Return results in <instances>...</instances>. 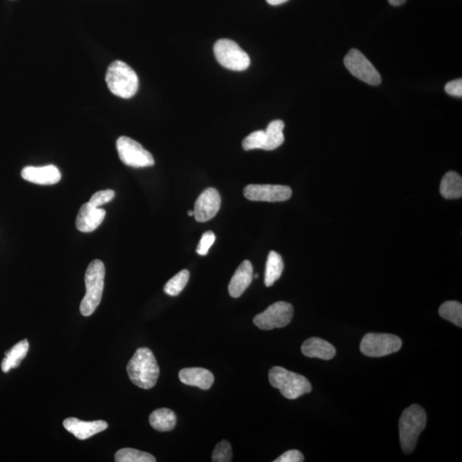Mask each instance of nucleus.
<instances>
[{
    "instance_id": "obj_1",
    "label": "nucleus",
    "mask_w": 462,
    "mask_h": 462,
    "mask_svg": "<svg viewBox=\"0 0 462 462\" xmlns=\"http://www.w3.org/2000/svg\"><path fill=\"white\" fill-rule=\"evenodd\" d=\"M127 371L131 382L144 390L154 388L159 377V367L155 356L147 348L137 350L128 363Z\"/></svg>"
},
{
    "instance_id": "obj_2",
    "label": "nucleus",
    "mask_w": 462,
    "mask_h": 462,
    "mask_svg": "<svg viewBox=\"0 0 462 462\" xmlns=\"http://www.w3.org/2000/svg\"><path fill=\"white\" fill-rule=\"evenodd\" d=\"M105 269L103 261L95 260L85 273L86 293L80 306L81 315L88 317L95 312L103 299Z\"/></svg>"
},
{
    "instance_id": "obj_3",
    "label": "nucleus",
    "mask_w": 462,
    "mask_h": 462,
    "mask_svg": "<svg viewBox=\"0 0 462 462\" xmlns=\"http://www.w3.org/2000/svg\"><path fill=\"white\" fill-rule=\"evenodd\" d=\"M108 88L113 95L131 99L139 88V80L134 70L126 62L116 60L110 65L105 76Z\"/></svg>"
},
{
    "instance_id": "obj_4",
    "label": "nucleus",
    "mask_w": 462,
    "mask_h": 462,
    "mask_svg": "<svg viewBox=\"0 0 462 462\" xmlns=\"http://www.w3.org/2000/svg\"><path fill=\"white\" fill-rule=\"evenodd\" d=\"M425 425L426 414L422 407L414 404L403 411L399 421L403 452L411 454L414 451L416 447L418 436L425 428Z\"/></svg>"
},
{
    "instance_id": "obj_5",
    "label": "nucleus",
    "mask_w": 462,
    "mask_h": 462,
    "mask_svg": "<svg viewBox=\"0 0 462 462\" xmlns=\"http://www.w3.org/2000/svg\"><path fill=\"white\" fill-rule=\"evenodd\" d=\"M269 381L272 387L279 389L285 398L291 400L312 391L311 383L304 376L281 367H274L270 370Z\"/></svg>"
},
{
    "instance_id": "obj_6",
    "label": "nucleus",
    "mask_w": 462,
    "mask_h": 462,
    "mask_svg": "<svg viewBox=\"0 0 462 462\" xmlns=\"http://www.w3.org/2000/svg\"><path fill=\"white\" fill-rule=\"evenodd\" d=\"M213 51L217 61L223 67L234 72H244L250 65L248 53L228 39H221L215 43Z\"/></svg>"
},
{
    "instance_id": "obj_7",
    "label": "nucleus",
    "mask_w": 462,
    "mask_h": 462,
    "mask_svg": "<svg viewBox=\"0 0 462 462\" xmlns=\"http://www.w3.org/2000/svg\"><path fill=\"white\" fill-rule=\"evenodd\" d=\"M117 150L119 159L124 164L134 168L152 166L154 157L135 140L121 136L117 140Z\"/></svg>"
},
{
    "instance_id": "obj_8",
    "label": "nucleus",
    "mask_w": 462,
    "mask_h": 462,
    "mask_svg": "<svg viewBox=\"0 0 462 462\" xmlns=\"http://www.w3.org/2000/svg\"><path fill=\"white\" fill-rule=\"evenodd\" d=\"M400 338L391 334H369L360 343V351L369 357H383L401 350Z\"/></svg>"
},
{
    "instance_id": "obj_9",
    "label": "nucleus",
    "mask_w": 462,
    "mask_h": 462,
    "mask_svg": "<svg viewBox=\"0 0 462 462\" xmlns=\"http://www.w3.org/2000/svg\"><path fill=\"white\" fill-rule=\"evenodd\" d=\"M293 308L285 301H277L265 311L254 317L253 323L261 330L271 331L276 328L287 326L291 322Z\"/></svg>"
},
{
    "instance_id": "obj_10",
    "label": "nucleus",
    "mask_w": 462,
    "mask_h": 462,
    "mask_svg": "<svg viewBox=\"0 0 462 462\" xmlns=\"http://www.w3.org/2000/svg\"><path fill=\"white\" fill-rule=\"evenodd\" d=\"M344 65L352 75L371 86L381 84L382 77L368 58L357 49H352L344 58Z\"/></svg>"
},
{
    "instance_id": "obj_11",
    "label": "nucleus",
    "mask_w": 462,
    "mask_h": 462,
    "mask_svg": "<svg viewBox=\"0 0 462 462\" xmlns=\"http://www.w3.org/2000/svg\"><path fill=\"white\" fill-rule=\"evenodd\" d=\"M244 194L252 202H281L291 199L292 190L284 185L250 184L245 187Z\"/></svg>"
},
{
    "instance_id": "obj_12",
    "label": "nucleus",
    "mask_w": 462,
    "mask_h": 462,
    "mask_svg": "<svg viewBox=\"0 0 462 462\" xmlns=\"http://www.w3.org/2000/svg\"><path fill=\"white\" fill-rule=\"evenodd\" d=\"M221 206V197L217 190L209 187L202 192L195 202L194 217L199 223L211 220L216 216Z\"/></svg>"
},
{
    "instance_id": "obj_13",
    "label": "nucleus",
    "mask_w": 462,
    "mask_h": 462,
    "mask_svg": "<svg viewBox=\"0 0 462 462\" xmlns=\"http://www.w3.org/2000/svg\"><path fill=\"white\" fill-rule=\"evenodd\" d=\"M64 428L78 440H85L108 428L104 421H84L77 418H68L64 421Z\"/></svg>"
},
{
    "instance_id": "obj_14",
    "label": "nucleus",
    "mask_w": 462,
    "mask_h": 462,
    "mask_svg": "<svg viewBox=\"0 0 462 462\" xmlns=\"http://www.w3.org/2000/svg\"><path fill=\"white\" fill-rule=\"evenodd\" d=\"M21 175L26 181L40 185H53L61 179L60 170L53 164L41 167L27 166L23 168Z\"/></svg>"
},
{
    "instance_id": "obj_15",
    "label": "nucleus",
    "mask_w": 462,
    "mask_h": 462,
    "mask_svg": "<svg viewBox=\"0 0 462 462\" xmlns=\"http://www.w3.org/2000/svg\"><path fill=\"white\" fill-rule=\"evenodd\" d=\"M105 217V211L85 203L78 211L76 226L81 232H92L99 227Z\"/></svg>"
},
{
    "instance_id": "obj_16",
    "label": "nucleus",
    "mask_w": 462,
    "mask_h": 462,
    "mask_svg": "<svg viewBox=\"0 0 462 462\" xmlns=\"http://www.w3.org/2000/svg\"><path fill=\"white\" fill-rule=\"evenodd\" d=\"M179 379L184 385L209 390L214 383V376L204 368H184L179 371Z\"/></svg>"
},
{
    "instance_id": "obj_17",
    "label": "nucleus",
    "mask_w": 462,
    "mask_h": 462,
    "mask_svg": "<svg viewBox=\"0 0 462 462\" xmlns=\"http://www.w3.org/2000/svg\"><path fill=\"white\" fill-rule=\"evenodd\" d=\"M253 280V265L245 260L239 265L229 284V293L233 298H238L244 293Z\"/></svg>"
},
{
    "instance_id": "obj_18",
    "label": "nucleus",
    "mask_w": 462,
    "mask_h": 462,
    "mask_svg": "<svg viewBox=\"0 0 462 462\" xmlns=\"http://www.w3.org/2000/svg\"><path fill=\"white\" fill-rule=\"evenodd\" d=\"M301 352L307 357L324 360L334 358L336 353V348L332 344L319 338H311L305 341L301 346Z\"/></svg>"
},
{
    "instance_id": "obj_19",
    "label": "nucleus",
    "mask_w": 462,
    "mask_h": 462,
    "mask_svg": "<svg viewBox=\"0 0 462 462\" xmlns=\"http://www.w3.org/2000/svg\"><path fill=\"white\" fill-rule=\"evenodd\" d=\"M29 350V341L25 339L6 351L5 358L3 359L1 363V368L4 373L6 374L8 371L13 369V368H18L20 366L22 360L25 359Z\"/></svg>"
},
{
    "instance_id": "obj_20",
    "label": "nucleus",
    "mask_w": 462,
    "mask_h": 462,
    "mask_svg": "<svg viewBox=\"0 0 462 462\" xmlns=\"http://www.w3.org/2000/svg\"><path fill=\"white\" fill-rule=\"evenodd\" d=\"M150 422L158 432H171L177 425V416L171 409H159L150 414Z\"/></svg>"
},
{
    "instance_id": "obj_21",
    "label": "nucleus",
    "mask_w": 462,
    "mask_h": 462,
    "mask_svg": "<svg viewBox=\"0 0 462 462\" xmlns=\"http://www.w3.org/2000/svg\"><path fill=\"white\" fill-rule=\"evenodd\" d=\"M440 193L445 199H460L462 195V178L455 171L444 175L440 185Z\"/></svg>"
},
{
    "instance_id": "obj_22",
    "label": "nucleus",
    "mask_w": 462,
    "mask_h": 462,
    "mask_svg": "<svg viewBox=\"0 0 462 462\" xmlns=\"http://www.w3.org/2000/svg\"><path fill=\"white\" fill-rule=\"evenodd\" d=\"M284 123L281 120L272 121L265 131L263 150L272 151L284 143Z\"/></svg>"
},
{
    "instance_id": "obj_23",
    "label": "nucleus",
    "mask_w": 462,
    "mask_h": 462,
    "mask_svg": "<svg viewBox=\"0 0 462 462\" xmlns=\"http://www.w3.org/2000/svg\"><path fill=\"white\" fill-rule=\"evenodd\" d=\"M284 261L280 254L275 251L269 253L266 261L265 284L266 287H271L277 280H279L284 271Z\"/></svg>"
},
{
    "instance_id": "obj_24",
    "label": "nucleus",
    "mask_w": 462,
    "mask_h": 462,
    "mask_svg": "<svg viewBox=\"0 0 462 462\" xmlns=\"http://www.w3.org/2000/svg\"><path fill=\"white\" fill-rule=\"evenodd\" d=\"M440 315L456 326H462V305L458 301H446L440 308Z\"/></svg>"
},
{
    "instance_id": "obj_25",
    "label": "nucleus",
    "mask_w": 462,
    "mask_h": 462,
    "mask_svg": "<svg viewBox=\"0 0 462 462\" xmlns=\"http://www.w3.org/2000/svg\"><path fill=\"white\" fill-rule=\"evenodd\" d=\"M117 462H155L156 459L151 454L140 451L135 449H122L115 455Z\"/></svg>"
},
{
    "instance_id": "obj_26",
    "label": "nucleus",
    "mask_w": 462,
    "mask_h": 462,
    "mask_svg": "<svg viewBox=\"0 0 462 462\" xmlns=\"http://www.w3.org/2000/svg\"><path fill=\"white\" fill-rule=\"evenodd\" d=\"M189 279L190 272L187 270H183L167 282V284L164 285V291L167 295L177 296L185 288Z\"/></svg>"
},
{
    "instance_id": "obj_27",
    "label": "nucleus",
    "mask_w": 462,
    "mask_h": 462,
    "mask_svg": "<svg viewBox=\"0 0 462 462\" xmlns=\"http://www.w3.org/2000/svg\"><path fill=\"white\" fill-rule=\"evenodd\" d=\"M211 459L214 462H230L232 461L231 445L227 440H222L215 447Z\"/></svg>"
},
{
    "instance_id": "obj_28",
    "label": "nucleus",
    "mask_w": 462,
    "mask_h": 462,
    "mask_svg": "<svg viewBox=\"0 0 462 462\" xmlns=\"http://www.w3.org/2000/svg\"><path fill=\"white\" fill-rule=\"evenodd\" d=\"M265 145V131H258L246 136L242 142L244 150H263Z\"/></svg>"
},
{
    "instance_id": "obj_29",
    "label": "nucleus",
    "mask_w": 462,
    "mask_h": 462,
    "mask_svg": "<svg viewBox=\"0 0 462 462\" xmlns=\"http://www.w3.org/2000/svg\"><path fill=\"white\" fill-rule=\"evenodd\" d=\"M114 197L115 192L112 190L99 191L92 195L88 203L93 206L100 209V206H103L107 204V203L112 202Z\"/></svg>"
},
{
    "instance_id": "obj_30",
    "label": "nucleus",
    "mask_w": 462,
    "mask_h": 462,
    "mask_svg": "<svg viewBox=\"0 0 462 462\" xmlns=\"http://www.w3.org/2000/svg\"><path fill=\"white\" fill-rule=\"evenodd\" d=\"M216 237L213 231H206L203 234L201 241L199 242L197 252L199 256H205L209 252L211 246L213 245Z\"/></svg>"
},
{
    "instance_id": "obj_31",
    "label": "nucleus",
    "mask_w": 462,
    "mask_h": 462,
    "mask_svg": "<svg viewBox=\"0 0 462 462\" xmlns=\"http://www.w3.org/2000/svg\"><path fill=\"white\" fill-rule=\"evenodd\" d=\"M304 456L298 450H289L277 458L274 462H303Z\"/></svg>"
},
{
    "instance_id": "obj_32",
    "label": "nucleus",
    "mask_w": 462,
    "mask_h": 462,
    "mask_svg": "<svg viewBox=\"0 0 462 462\" xmlns=\"http://www.w3.org/2000/svg\"><path fill=\"white\" fill-rule=\"evenodd\" d=\"M445 92L449 95L460 97L462 96V80L456 79L448 82L445 85Z\"/></svg>"
},
{
    "instance_id": "obj_33",
    "label": "nucleus",
    "mask_w": 462,
    "mask_h": 462,
    "mask_svg": "<svg viewBox=\"0 0 462 462\" xmlns=\"http://www.w3.org/2000/svg\"><path fill=\"white\" fill-rule=\"evenodd\" d=\"M266 1L271 6H279L282 4L287 2L288 0H266Z\"/></svg>"
},
{
    "instance_id": "obj_34",
    "label": "nucleus",
    "mask_w": 462,
    "mask_h": 462,
    "mask_svg": "<svg viewBox=\"0 0 462 462\" xmlns=\"http://www.w3.org/2000/svg\"><path fill=\"white\" fill-rule=\"evenodd\" d=\"M407 0H389V3L391 6H400L405 4Z\"/></svg>"
},
{
    "instance_id": "obj_35",
    "label": "nucleus",
    "mask_w": 462,
    "mask_h": 462,
    "mask_svg": "<svg viewBox=\"0 0 462 462\" xmlns=\"http://www.w3.org/2000/svg\"><path fill=\"white\" fill-rule=\"evenodd\" d=\"M187 215H189V216H194V211H187Z\"/></svg>"
},
{
    "instance_id": "obj_36",
    "label": "nucleus",
    "mask_w": 462,
    "mask_h": 462,
    "mask_svg": "<svg viewBox=\"0 0 462 462\" xmlns=\"http://www.w3.org/2000/svg\"><path fill=\"white\" fill-rule=\"evenodd\" d=\"M254 277H256V279H257V277H258V274H256V275H254Z\"/></svg>"
}]
</instances>
